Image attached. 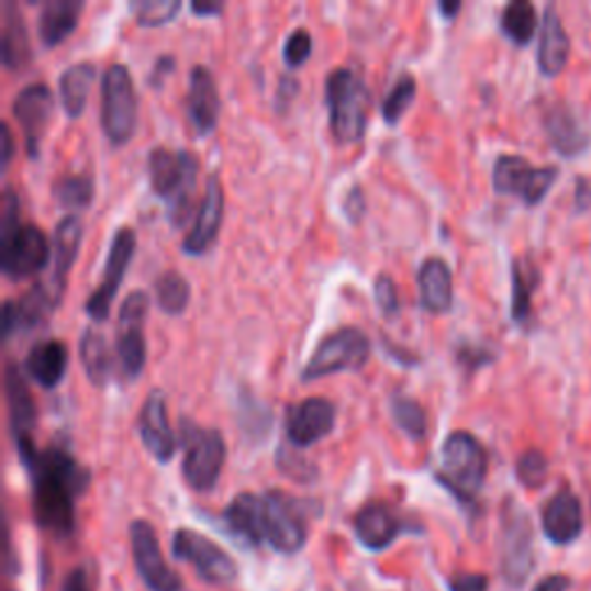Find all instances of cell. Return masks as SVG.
Instances as JSON below:
<instances>
[{"mask_svg":"<svg viewBox=\"0 0 591 591\" xmlns=\"http://www.w3.org/2000/svg\"><path fill=\"white\" fill-rule=\"evenodd\" d=\"M171 553L176 559L190 564L197 576L211 584H230L238 576L232 555H226L215 540L194 529H178L171 540Z\"/></svg>","mask_w":591,"mask_h":591,"instance_id":"obj_12","label":"cell"},{"mask_svg":"<svg viewBox=\"0 0 591 591\" xmlns=\"http://www.w3.org/2000/svg\"><path fill=\"white\" fill-rule=\"evenodd\" d=\"M421 308L430 314H446L453 305V272L439 257H430L419 268Z\"/></svg>","mask_w":591,"mask_h":591,"instance_id":"obj_29","label":"cell"},{"mask_svg":"<svg viewBox=\"0 0 591 591\" xmlns=\"http://www.w3.org/2000/svg\"><path fill=\"white\" fill-rule=\"evenodd\" d=\"M404 532V522L398 513L379 502L366 504L354 515V534L366 550L379 553L395 543V538Z\"/></svg>","mask_w":591,"mask_h":591,"instance_id":"obj_23","label":"cell"},{"mask_svg":"<svg viewBox=\"0 0 591 591\" xmlns=\"http://www.w3.org/2000/svg\"><path fill=\"white\" fill-rule=\"evenodd\" d=\"M490 582L483 573H458L448 580V591H488Z\"/></svg>","mask_w":591,"mask_h":591,"instance_id":"obj_45","label":"cell"},{"mask_svg":"<svg viewBox=\"0 0 591 591\" xmlns=\"http://www.w3.org/2000/svg\"><path fill=\"white\" fill-rule=\"evenodd\" d=\"M67 363H70V352H67L63 339H42L37 343L29 358H26V370L35 383H40L42 389H56L63 381L67 372Z\"/></svg>","mask_w":591,"mask_h":591,"instance_id":"obj_31","label":"cell"},{"mask_svg":"<svg viewBox=\"0 0 591 591\" xmlns=\"http://www.w3.org/2000/svg\"><path fill=\"white\" fill-rule=\"evenodd\" d=\"M140 102L134 81L123 63L109 65L102 79V130L111 146H125L136 130Z\"/></svg>","mask_w":591,"mask_h":591,"instance_id":"obj_8","label":"cell"},{"mask_svg":"<svg viewBox=\"0 0 591 591\" xmlns=\"http://www.w3.org/2000/svg\"><path fill=\"white\" fill-rule=\"evenodd\" d=\"M538 270L529 261L515 259L511 266V316L515 324H527L532 316V293L538 287Z\"/></svg>","mask_w":591,"mask_h":591,"instance_id":"obj_35","label":"cell"},{"mask_svg":"<svg viewBox=\"0 0 591 591\" xmlns=\"http://www.w3.org/2000/svg\"><path fill=\"white\" fill-rule=\"evenodd\" d=\"M132 12L142 29H160L176 19L180 3L178 0H142V3L132 5Z\"/></svg>","mask_w":591,"mask_h":591,"instance_id":"obj_41","label":"cell"},{"mask_svg":"<svg viewBox=\"0 0 591 591\" xmlns=\"http://www.w3.org/2000/svg\"><path fill=\"white\" fill-rule=\"evenodd\" d=\"M199 176V157L190 150L157 146L148 155V178L153 192L167 201L174 226L183 224L192 213V197Z\"/></svg>","mask_w":591,"mask_h":591,"instance_id":"obj_3","label":"cell"},{"mask_svg":"<svg viewBox=\"0 0 591 591\" xmlns=\"http://www.w3.org/2000/svg\"><path fill=\"white\" fill-rule=\"evenodd\" d=\"M540 525L543 534L555 545H571L573 540H578L584 529L582 504L578 494L568 488L559 490L550 502L543 506Z\"/></svg>","mask_w":591,"mask_h":591,"instance_id":"obj_21","label":"cell"},{"mask_svg":"<svg viewBox=\"0 0 591 591\" xmlns=\"http://www.w3.org/2000/svg\"><path fill=\"white\" fill-rule=\"evenodd\" d=\"M566 589H568L566 576H548L534 587V591H566Z\"/></svg>","mask_w":591,"mask_h":591,"instance_id":"obj_51","label":"cell"},{"mask_svg":"<svg viewBox=\"0 0 591 591\" xmlns=\"http://www.w3.org/2000/svg\"><path fill=\"white\" fill-rule=\"evenodd\" d=\"M24 467L31 473L37 525L54 536H70L75 532L77 499L90 486V471L63 446L37 448Z\"/></svg>","mask_w":591,"mask_h":591,"instance_id":"obj_1","label":"cell"},{"mask_svg":"<svg viewBox=\"0 0 591 591\" xmlns=\"http://www.w3.org/2000/svg\"><path fill=\"white\" fill-rule=\"evenodd\" d=\"M183 439V479L197 492H211L226 462V444L222 432L215 427H201L192 421H183L180 427Z\"/></svg>","mask_w":591,"mask_h":591,"instance_id":"obj_6","label":"cell"},{"mask_svg":"<svg viewBox=\"0 0 591 591\" xmlns=\"http://www.w3.org/2000/svg\"><path fill=\"white\" fill-rule=\"evenodd\" d=\"M31 37L24 14L16 3L3 5V65L8 70H21L31 60Z\"/></svg>","mask_w":591,"mask_h":591,"instance_id":"obj_33","label":"cell"},{"mask_svg":"<svg viewBox=\"0 0 591 591\" xmlns=\"http://www.w3.org/2000/svg\"><path fill=\"white\" fill-rule=\"evenodd\" d=\"M5 400H8L12 439H14L21 462L26 465L37 453V446L33 442L37 409L29 391V383L24 375H21V370L16 368V363H8V368H5Z\"/></svg>","mask_w":591,"mask_h":591,"instance_id":"obj_16","label":"cell"},{"mask_svg":"<svg viewBox=\"0 0 591 591\" xmlns=\"http://www.w3.org/2000/svg\"><path fill=\"white\" fill-rule=\"evenodd\" d=\"M136 249V234L130 226H121V230L113 234L111 238V247H109V257L104 264V272H102V282L98 285V289L88 296L86 301V314L93 322H107L109 312H111V303L116 299V293L123 285L125 272L132 264Z\"/></svg>","mask_w":591,"mask_h":591,"instance_id":"obj_14","label":"cell"},{"mask_svg":"<svg viewBox=\"0 0 591 591\" xmlns=\"http://www.w3.org/2000/svg\"><path fill=\"white\" fill-rule=\"evenodd\" d=\"M499 26H502V33L506 35V40L515 44V47H527L538 29L536 8L527 3V0H515V3H509L504 8L502 19H499Z\"/></svg>","mask_w":591,"mask_h":591,"instance_id":"obj_36","label":"cell"},{"mask_svg":"<svg viewBox=\"0 0 591 591\" xmlns=\"http://www.w3.org/2000/svg\"><path fill=\"white\" fill-rule=\"evenodd\" d=\"M460 10H462L460 0H444V3H439V12H442L444 19H448V21L456 19Z\"/></svg>","mask_w":591,"mask_h":591,"instance_id":"obj_55","label":"cell"},{"mask_svg":"<svg viewBox=\"0 0 591 591\" xmlns=\"http://www.w3.org/2000/svg\"><path fill=\"white\" fill-rule=\"evenodd\" d=\"M414 100H416V79L409 73H404L393 83V88L389 90V96L383 98V104H381L383 121L389 125H398L404 113L409 111V107L414 104Z\"/></svg>","mask_w":591,"mask_h":591,"instance_id":"obj_40","label":"cell"},{"mask_svg":"<svg viewBox=\"0 0 591 591\" xmlns=\"http://www.w3.org/2000/svg\"><path fill=\"white\" fill-rule=\"evenodd\" d=\"M343 211H345V215H347V220L352 224H358L363 220V215H366V211H368L366 194H363V190L358 186L347 192L345 203H343Z\"/></svg>","mask_w":591,"mask_h":591,"instance_id":"obj_46","label":"cell"},{"mask_svg":"<svg viewBox=\"0 0 591 591\" xmlns=\"http://www.w3.org/2000/svg\"><path fill=\"white\" fill-rule=\"evenodd\" d=\"M458 358H460L462 366H465V363H469V358H473L469 370H479L481 366H486V363L492 360V356L488 352H483V349H467V347L458 352Z\"/></svg>","mask_w":591,"mask_h":591,"instance_id":"obj_50","label":"cell"},{"mask_svg":"<svg viewBox=\"0 0 591 591\" xmlns=\"http://www.w3.org/2000/svg\"><path fill=\"white\" fill-rule=\"evenodd\" d=\"M60 303L56 301L54 291L49 285L37 282L33 289H29L19 301H5L3 305V337H12L19 331L35 328L44 322L52 310H56Z\"/></svg>","mask_w":591,"mask_h":591,"instance_id":"obj_24","label":"cell"},{"mask_svg":"<svg viewBox=\"0 0 591 591\" xmlns=\"http://www.w3.org/2000/svg\"><path fill=\"white\" fill-rule=\"evenodd\" d=\"M190 296H192V287H190L188 278L180 276L178 270L163 272V276L157 278V282H155L157 308H160L169 316L183 314L190 305Z\"/></svg>","mask_w":591,"mask_h":591,"instance_id":"obj_37","label":"cell"},{"mask_svg":"<svg viewBox=\"0 0 591 591\" xmlns=\"http://www.w3.org/2000/svg\"><path fill=\"white\" fill-rule=\"evenodd\" d=\"M543 125H545V132H548V140L553 144V148L559 155L578 157L582 150H587L589 136L582 130L576 113L566 104H555L545 111Z\"/></svg>","mask_w":591,"mask_h":591,"instance_id":"obj_30","label":"cell"},{"mask_svg":"<svg viewBox=\"0 0 591 591\" xmlns=\"http://www.w3.org/2000/svg\"><path fill=\"white\" fill-rule=\"evenodd\" d=\"M83 241V224L77 215H67L58 222L54 232V272L49 289L54 291L56 301H63L65 285H67V272L75 266L79 249Z\"/></svg>","mask_w":591,"mask_h":591,"instance_id":"obj_26","label":"cell"},{"mask_svg":"<svg viewBox=\"0 0 591 591\" xmlns=\"http://www.w3.org/2000/svg\"><path fill=\"white\" fill-rule=\"evenodd\" d=\"M60 591H96V584H93V578H90L88 568L86 566L73 568V571L65 576Z\"/></svg>","mask_w":591,"mask_h":591,"instance_id":"obj_47","label":"cell"},{"mask_svg":"<svg viewBox=\"0 0 591 591\" xmlns=\"http://www.w3.org/2000/svg\"><path fill=\"white\" fill-rule=\"evenodd\" d=\"M190 10L197 16H218L224 12V5L222 3H192Z\"/></svg>","mask_w":591,"mask_h":591,"instance_id":"obj_53","label":"cell"},{"mask_svg":"<svg viewBox=\"0 0 591 591\" xmlns=\"http://www.w3.org/2000/svg\"><path fill=\"white\" fill-rule=\"evenodd\" d=\"M52 194L60 209L67 211H83L90 207V201L96 197V186L93 178L83 176V174H73V176H63L58 178Z\"/></svg>","mask_w":591,"mask_h":591,"instance_id":"obj_38","label":"cell"},{"mask_svg":"<svg viewBox=\"0 0 591 591\" xmlns=\"http://www.w3.org/2000/svg\"><path fill=\"white\" fill-rule=\"evenodd\" d=\"M220 93L209 67L194 65L188 81V119L199 134H211L220 123Z\"/></svg>","mask_w":591,"mask_h":591,"instance_id":"obj_22","label":"cell"},{"mask_svg":"<svg viewBox=\"0 0 591 591\" xmlns=\"http://www.w3.org/2000/svg\"><path fill=\"white\" fill-rule=\"evenodd\" d=\"M146 314H148V293L142 289L132 291L119 310L116 358L127 379H136L146 368V339L142 333Z\"/></svg>","mask_w":591,"mask_h":591,"instance_id":"obj_13","label":"cell"},{"mask_svg":"<svg viewBox=\"0 0 591 591\" xmlns=\"http://www.w3.org/2000/svg\"><path fill=\"white\" fill-rule=\"evenodd\" d=\"M52 247L47 236L35 224L21 222L19 197L12 188L3 192L0 213V270L10 280H29L47 268Z\"/></svg>","mask_w":591,"mask_h":591,"instance_id":"obj_2","label":"cell"},{"mask_svg":"<svg viewBox=\"0 0 591 591\" xmlns=\"http://www.w3.org/2000/svg\"><path fill=\"white\" fill-rule=\"evenodd\" d=\"M174 67H176L174 56H160V58L155 60V65H153V73L148 75V83L153 88H163L165 79L174 73Z\"/></svg>","mask_w":591,"mask_h":591,"instance_id":"obj_49","label":"cell"},{"mask_svg":"<svg viewBox=\"0 0 591 591\" xmlns=\"http://www.w3.org/2000/svg\"><path fill=\"white\" fill-rule=\"evenodd\" d=\"M224 525L236 538L245 540L247 545L266 543V529H264V497H257L253 492H243L232 499V504L224 509Z\"/></svg>","mask_w":591,"mask_h":591,"instance_id":"obj_27","label":"cell"},{"mask_svg":"<svg viewBox=\"0 0 591 591\" xmlns=\"http://www.w3.org/2000/svg\"><path fill=\"white\" fill-rule=\"evenodd\" d=\"M499 564L511 587H522L534 571V527L529 513L515 499L502 509V532H499Z\"/></svg>","mask_w":591,"mask_h":591,"instance_id":"obj_7","label":"cell"},{"mask_svg":"<svg viewBox=\"0 0 591 591\" xmlns=\"http://www.w3.org/2000/svg\"><path fill=\"white\" fill-rule=\"evenodd\" d=\"M370 88L349 67H337L326 77L328 127L333 140L343 146L363 142L368 130Z\"/></svg>","mask_w":591,"mask_h":591,"instance_id":"obj_4","label":"cell"},{"mask_svg":"<svg viewBox=\"0 0 591 591\" xmlns=\"http://www.w3.org/2000/svg\"><path fill=\"white\" fill-rule=\"evenodd\" d=\"M299 79H293L289 75H285L278 83V98H276V109L278 111H287L291 107V102L299 96Z\"/></svg>","mask_w":591,"mask_h":591,"instance_id":"obj_48","label":"cell"},{"mask_svg":"<svg viewBox=\"0 0 591 591\" xmlns=\"http://www.w3.org/2000/svg\"><path fill=\"white\" fill-rule=\"evenodd\" d=\"M312 35L305 31V29H296L287 42H285V49H282V56H285V63L287 67H291V70H299L301 65H305L312 56Z\"/></svg>","mask_w":591,"mask_h":591,"instance_id":"obj_43","label":"cell"},{"mask_svg":"<svg viewBox=\"0 0 591 591\" xmlns=\"http://www.w3.org/2000/svg\"><path fill=\"white\" fill-rule=\"evenodd\" d=\"M54 107L56 100L47 83H29L26 88H21L19 96L14 98L12 113L21 132H24L29 157L40 155V144L44 140V134H47L49 121L54 116Z\"/></svg>","mask_w":591,"mask_h":591,"instance_id":"obj_18","label":"cell"},{"mask_svg":"<svg viewBox=\"0 0 591 591\" xmlns=\"http://www.w3.org/2000/svg\"><path fill=\"white\" fill-rule=\"evenodd\" d=\"M130 543L136 573L150 591H183L178 573L165 561L160 540H157L150 522L134 520L130 525Z\"/></svg>","mask_w":591,"mask_h":591,"instance_id":"obj_15","label":"cell"},{"mask_svg":"<svg viewBox=\"0 0 591 591\" xmlns=\"http://www.w3.org/2000/svg\"><path fill=\"white\" fill-rule=\"evenodd\" d=\"M488 476V453L467 430H456L444 439L439 483L462 502H473Z\"/></svg>","mask_w":591,"mask_h":591,"instance_id":"obj_5","label":"cell"},{"mask_svg":"<svg viewBox=\"0 0 591 591\" xmlns=\"http://www.w3.org/2000/svg\"><path fill=\"white\" fill-rule=\"evenodd\" d=\"M515 473H517V481L522 486L529 488V490H536L545 483V479H548V460H545L540 450L529 448L517 458Z\"/></svg>","mask_w":591,"mask_h":591,"instance_id":"obj_42","label":"cell"},{"mask_svg":"<svg viewBox=\"0 0 591 591\" xmlns=\"http://www.w3.org/2000/svg\"><path fill=\"white\" fill-rule=\"evenodd\" d=\"M375 303L386 320H395L400 314V296L395 280L391 276H386V272H381L375 280Z\"/></svg>","mask_w":591,"mask_h":591,"instance_id":"obj_44","label":"cell"},{"mask_svg":"<svg viewBox=\"0 0 591 591\" xmlns=\"http://www.w3.org/2000/svg\"><path fill=\"white\" fill-rule=\"evenodd\" d=\"M557 167H532L525 157L502 155L492 169V188L497 194L517 197L525 207H538L557 183Z\"/></svg>","mask_w":591,"mask_h":591,"instance_id":"obj_10","label":"cell"},{"mask_svg":"<svg viewBox=\"0 0 591 591\" xmlns=\"http://www.w3.org/2000/svg\"><path fill=\"white\" fill-rule=\"evenodd\" d=\"M222 218H224V190L220 183V176L211 174L207 178V190H203V199L199 203L192 230L183 241V253L190 257H201L203 253H209L213 243L218 241Z\"/></svg>","mask_w":591,"mask_h":591,"instance_id":"obj_19","label":"cell"},{"mask_svg":"<svg viewBox=\"0 0 591 591\" xmlns=\"http://www.w3.org/2000/svg\"><path fill=\"white\" fill-rule=\"evenodd\" d=\"M591 203V188L587 180L578 178V186H576V211H584Z\"/></svg>","mask_w":591,"mask_h":591,"instance_id":"obj_52","label":"cell"},{"mask_svg":"<svg viewBox=\"0 0 591 591\" xmlns=\"http://www.w3.org/2000/svg\"><path fill=\"white\" fill-rule=\"evenodd\" d=\"M83 8V0H49V3H44L37 19V35L44 47L54 49L70 37L79 26Z\"/></svg>","mask_w":591,"mask_h":591,"instance_id":"obj_28","label":"cell"},{"mask_svg":"<svg viewBox=\"0 0 591 591\" xmlns=\"http://www.w3.org/2000/svg\"><path fill=\"white\" fill-rule=\"evenodd\" d=\"M261 497L266 543L280 555L301 553L308 540V525L301 504L280 490H270Z\"/></svg>","mask_w":591,"mask_h":591,"instance_id":"obj_11","label":"cell"},{"mask_svg":"<svg viewBox=\"0 0 591 591\" xmlns=\"http://www.w3.org/2000/svg\"><path fill=\"white\" fill-rule=\"evenodd\" d=\"M337 409L326 398H305L289 406L285 432L293 448H310L335 430Z\"/></svg>","mask_w":591,"mask_h":591,"instance_id":"obj_17","label":"cell"},{"mask_svg":"<svg viewBox=\"0 0 591 591\" xmlns=\"http://www.w3.org/2000/svg\"><path fill=\"white\" fill-rule=\"evenodd\" d=\"M571 56V37H568L561 16L557 14L555 5L545 8L540 37H538V70L545 77H557Z\"/></svg>","mask_w":591,"mask_h":591,"instance_id":"obj_25","label":"cell"},{"mask_svg":"<svg viewBox=\"0 0 591 591\" xmlns=\"http://www.w3.org/2000/svg\"><path fill=\"white\" fill-rule=\"evenodd\" d=\"M79 360L88 381L104 389L111 377V347L98 328H86L79 339Z\"/></svg>","mask_w":591,"mask_h":591,"instance_id":"obj_34","label":"cell"},{"mask_svg":"<svg viewBox=\"0 0 591 591\" xmlns=\"http://www.w3.org/2000/svg\"><path fill=\"white\" fill-rule=\"evenodd\" d=\"M0 132H3V169H8L12 153H14V140H12V130L8 125L0 127Z\"/></svg>","mask_w":591,"mask_h":591,"instance_id":"obj_54","label":"cell"},{"mask_svg":"<svg viewBox=\"0 0 591 591\" xmlns=\"http://www.w3.org/2000/svg\"><path fill=\"white\" fill-rule=\"evenodd\" d=\"M391 416L395 425L409 439L421 442L427 435V414L419 400L404 393H393L391 398Z\"/></svg>","mask_w":591,"mask_h":591,"instance_id":"obj_39","label":"cell"},{"mask_svg":"<svg viewBox=\"0 0 591 591\" xmlns=\"http://www.w3.org/2000/svg\"><path fill=\"white\" fill-rule=\"evenodd\" d=\"M370 360V339L360 328H339L326 335L305 363L303 381H316L343 372H358Z\"/></svg>","mask_w":591,"mask_h":591,"instance_id":"obj_9","label":"cell"},{"mask_svg":"<svg viewBox=\"0 0 591 591\" xmlns=\"http://www.w3.org/2000/svg\"><path fill=\"white\" fill-rule=\"evenodd\" d=\"M96 65L93 63H75L67 67V70L60 75L58 79V93H60V104L65 109V116L67 119H79L83 109H86V102H88V93L90 88H93V81H96Z\"/></svg>","mask_w":591,"mask_h":591,"instance_id":"obj_32","label":"cell"},{"mask_svg":"<svg viewBox=\"0 0 591 591\" xmlns=\"http://www.w3.org/2000/svg\"><path fill=\"white\" fill-rule=\"evenodd\" d=\"M140 435L150 456L167 465L176 453V435L167 416V398L160 389H153L142 406L140 414Z\"/></svg>","mask_w":591,"mask_h":591,"instance_id":"obj_20","label":"cell"}]
</instances>
